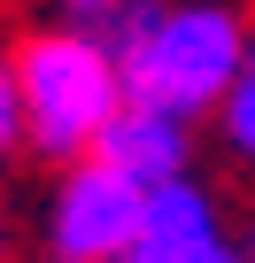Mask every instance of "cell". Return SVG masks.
Instances as JSON below:
<instances>
[{
  "label": "cell",
  "instance_id": "obj_1",
  "mask_svg": "<svg viewBox=\"0 0 255 263\" xmlns=\"http://www.w3.org/2000/svg\"><path fill=\"white\" fill-rule=\"evenodd\" d=\"M8 70H16L24 140L39 155H85L101 140V124L124 108V70L85 31H39V39L16 47Z\"/></svg>",
  "mask_w": 255,
  "mask_h": 263
},
{
  "label": "cell",
  "instance_id": "obj_10",
  "mask_svg": "<svg viewBox=\"0 0 255 263\" xmlns=\"http://www.w3.org/2000/svg\"><path fill=\"white\" fill-rule=\"evenodd\" d=\"M62 263H77V255H62Z\"/></svg>",
  "mask_w": 255,
  "mask_h": 263
},
{
  "label": "cell",
  "instance_id": "obj_2",
  "mask_svg": "<svg viewBox=\"0 0 255 263\" xmlns=\"http://www.w3.org/2000/svg\"><path fill=\"white\" fill-rule=\"evenodd\" d=\"M116 70H124V93H132V101L201 116V108H217V101L232 93V78L247 70V31H240L232 8L193 0V8L155 16L132 47L116 54Z\"/></svg>",
  "mask_w": 255,
  "mask_h": 263
},
{
  "label": "cell",
  "instance_id": "obj_5",
  "mask_svg": "<svg viewBox=\"0 0 255 263\" xmlns=\"http://www.w3.org/2000/svg\"><path fill=\"white\" fill-rule=\"evenodd\" d=\"M93 147H101V163H116L124 178L163 186V178H178V171H186V116L124 93V108L101 124V140H93Z\"/></svg>",
  "mask_w": 255,
  "mask_h": 263
},
{
  "label": "cell",
  "instance_id": "obj_9",
  "mask_svg": "<svg viewBox=\"0 0 255 263\" xmlns=\"http://www.w3.org/2000/svg\"><path fill=\"white\" fill-rule=\"evenodd\" d=\"M247 263H255V232H247Z\"/></svg>",
  "mask_w": 255,
  "mask_h": 263
},
{
  "label": "cell",
  "instance_id": "obj_3",
  "mask_svg": "<svg viewBox=\"0 0 255 263\" xmlns=\"http://www.w3.org/2000/svg\"><path fill=\"white\" fill-rule=\"evenodd\" d=\"M147 224V186L116 163H77L54 194V248L77 263H124Z\"/></svg>",
  "mask_w": 255,
  "mask_h": 263
},
{
  "label": "cell",
  "instance_id": "obj_6",
  "mask_svg": "<svg viewBox=\"0 0 255 263\" xmlns=\"http://www.w3.org/2000/svg\"><path fill=\"white\" fill-rule=\"evenodd\" d=\"M54 8L70 16V31H85V39H101L108 54H124V47H132L163 8H155V0H54Z\"/></svg>",
  "mask_w": 255,
  "mask_h": 263
},
{
  "label": "cell",
  "instance_id": "obj_7",
  "mask_svg": "<svg viewBox=\"0 0 255 263\" xmlns=\"http://www.w3.org/2000/svg\"><path fill=\"white\" fill-rule=\"evenodd\" d=\"M217 108H224V140H232V155H247V163H255V62L232 78V93H224Z\"/></svg>",
  "mask_w": 255,
  "mask_h": 263
},
{
  "label": "cell",
  "instance_id": "obj_4",
  "mask_svg": "<svg viewBox=\"0 0 255 263\" xmlns=\"http://www.w3.org/2000/svg\"><path fill=\"white\" fill-rule=\"evenodd\" d=\"M132 263H240V255L224 248L209 194L186 186V171H178V178L147 186V224L132 240Z\"/></svg>",
  "mask_w": 255,
  "mask_h": 263
},
{
  "label": "cell",
  "instance_id": "obj_8",
  "mask_svg": "<svg viewBox=\"0 0 255 263\" xmlns=\"http://www.w3.org/2000/svg\"><path fill=\"white\" fill-rule=\"evenodd\" d=\"M16 132H24V108H16V70L0 62V147H8Z\"/></svg>",
  "mask_w": 255,
  "mask_h": 263
}]
</instances>
